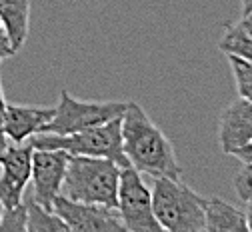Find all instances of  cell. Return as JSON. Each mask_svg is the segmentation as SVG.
<instances>
[{"instance_id": "9", "label": "cell", "mask_w": 252, "mask_h": 232, "mask_svg": "<svg viewBox=\"0 0 252 232\" xmlns=\"http://www.w3.org/2000/svg\"><path fill=\"white\" fill-rule=\"evenodd\" d=\"M70 154L64 150H32V168H30V182H32V200L52 210L54 198L60 194V186L64 180L66 164Z\"/></svg>"}, {"instance_id": "5", "label": "cell", "mask_w": 252, "mask_h": 232, "mask_svg": "<svg viewBox=\"0 0 252 232\" xmlns=\"http://www.w3.org/2000/svg\"><path fill=\"white\" fill-rule=\"evenodd\" d=\"M124 108L126 102L120 100H80L66 88H62L58 104L54 106V116L44 124L40 132L72 134V132H80L122 116Z\"/></svg>"}, {"instance_id": "18", "label": "cell", "mask_w": 252, "mask_h": 232, "mask_svg": "<svg viewBox=\"0 0 252 232\" xmlns=\"http://www.w3.org/2000/svg\"><path fill=\"white\" fill-rule=\"evenodd\" d=\"M234 190L240 200L252 196V164H242V168L234 176Z\"/></svg>"}, {"instance_id": "3", "label": "cell", "mask_w": 252, "mask_h": 232, "mask_svg": "<svg viewBox=\"0 0 252 232\" xmlns=\"http://www.w3.org/2000/svg\"><path fill=\"white\" fill-rule=\"evenodd\" d=\"M152 210L162 232H202L206 198L180 178L158 176L150 190Z\"/></svg>"}, {"instance_id": "1", "label": "cell", "mask_w": 252, "mask_h": 232, "mask_svg": "<svg viewBox=\"0 0 252 232\" xmlns=\"http://www.w3.org/2000/svg\"><path fill=\"white\" fill-rule=\"evenodd\" d=\"M120 134L126 160L140 174H148L152 178L182 176L172 142L138 102H126L120 116Z\"/></svg>"}, {"instance_id": "26", "label": "cell", "mask_w": 252, "mask_h": 232, "mask_svg": "<svg viewBox=\"0 0 252 232\" xmlns=\"http://www.w3.org/2000/svg\"><path fill=\"white\" fill-rule=\"evenodd\" d=\"M2 210H4V208H2V204H0V218H2Z\"/></svg>"}, {"instance_id": "12", "label": "cell", "mask_w": 252, "mask_h": 232, "mask_svg": "<svg viewBox=\"0 0 252 232\" xmlns=\"http://www.w3.org/2000/svg\"><path fill=\"white\" fill-rule=\"evenodd\" d=\"M0 22L4 26L12 52H20L28 38L30 0H0Z\"/></svg>"}, {"instance_id": "13", "label": "cell", "mask_w": 252, "mask_h": 232, "mask_svg": "<svg viewBox=\"0 0 252 232\" xmlns=\"http://www.w3.org/2000/svg\"><path fill=\"white\" fill-rule=\"evenodd\" d=\"M204 230L206 232H240L248 230L246 214L228 204L222 198H206L204 204Z\"/></svg>"}, {"instance_id": "24", "label": "cell", "mask_w": 252, "mask_h": 232, "mask_svg": "<svg viewBox=\"0 0 252 232\" xmlns=\"http://www.w3.org/2000/svg\"><path fill=\"white\" fill-rule=\"evenodd\" d=\"M0 42H8V38H6V32H4V26H2V22H0Z\"/></svg>"}, {"instance_id": "2", "label": "cell", "mask_w": 252, "mask_h": 232, "mask_svg": "<svg viewBox=\"0 0 252 232\" xmlns=\"http://www.w3.org/2000/svg\"><path fill=\"white\" fill-rule=\"evenodd\" d=\"M120 166L100 156L70 154L60 194L74 202L102 204L116 208Z\"/></svg>"}, {"instance_id": "6", "label": "cell", "mask_w": 252, "mask_h": 232, "mask_svg": "<svg viewBox=\"0 0 252 232\" xmlns=\"http://www.w3.org/2000/svg\"><path fill=\"white\" fill-rule=\"evenodd\" d=\"M116 212L126 232H162L152 210L150 188L132 166L120 168Z\"/></svg>"}, {"instance_id": "17", "label": "cell", "mask_w": 252, "mask_h": 232, "mask_svg": "<svg viewBox=\"0 0 252 232\" xmlns=\"http://www.w3.org/2000/svg\"><path fill=\"white\" fill-rule=\"evenodd\" d=\"M0 232H26V204H18L2 210Z\"/></svg>"}, {"instance_id": "16", "label": "cell", "mask_w": 252, "mask_h": 232, "mask_svg": "<svg viewBox=\"0 0 252 232\" xmlns=\"http://www.w3.org/2000/svg\"><path fill=\"white\" fill-rule=\"evenodd\" d=\"M230 62V70L234 76V84L240 98L252 100V60H244L232 54H226Z\"/></svg>"}, {"instance_id": "8", "label": "cell", "mask_w": 252, "mask_h": 232, "mask_svg": "<svg viewBox=\"0 0 252 232\" xmlns=\"http://www.w3.org/2000/svg\"><path fill=\"white\" fill-rule=\"evenodd\" d=\"M52 210L64 220L68 230H74V232H120L124 230L116 208H110V206L74 202L70 198L58 194L54 198Z\"/></svg>"}, {"instance_id": "4", "label": "cell", "mask_w": 252, "mask_h": 232, "mask_svg": "<svg viewBox=\"0 0 252 232\" xmlns=\"http://www.w3.org/2000/svg\"><path fill=\"white\" fill-rule=\"evenodd\" d=\"M32 148L42 150H64L68 154L80 156H100L116 162L120 168L130 166L122 152V134H120V116L104 124L92 126L72 134H54V132H36L28 138Z\"/></svg>"}, {"instance_id": "14", "label": "cell", "mask_w": 252, "mask_h": 232, "mask_svg": "<svg viewBox=\"0 0 252 232\" xmlns=\"http://www.w3.org/2000/svg\"><path fill=\"white\" fill-rule=\"evenodd\" d=\"M218 48L224 54L252 60V28L242 18L234 24H228L222 38L218 40Z\"/></svg>"}, {"instance_id": "20", "label": "cell", "mask_w": 252, "mask_h": 232, "mask_svg": "<svg viewBox=\"0 0 252 232\" xmlns=\"http://www.w3.org/2000/svg\"><path fill=\"white\" fill-rule=\"evenodd\" d=\"M0 62H2V60H0ZM4 110H6V100H4V92H2V82H0V128H2Z\"/></svg>"}, {"instance_id": "10", "label": "cell", "mask_w": 252, "mask_h": 232, "mask_svg": "<svg viewBox=\"0 0 252 232\" xmlns=\"http://www.w3.org/2000/svg\"><path fill=\"white\" fill-rule=\"evenodd\" d=\"M218 142L224 154H232L236 148L252 142V100L236 98L220 114Z\"/></svg>"}, {"instance_id": "25", "label": "cell", "mask_w": 252, "mask_h": 232, "mask_svg": "<svg viewBox=\"0 0 252 232\" xmlns=\"http://www.w3.org/2000/svg\"><path fill=\"white\" fill-rule=\"evenodd\" d=\"M242 20H244V22H246V24L252 28V12H250V14H246V16H242Z\"/></svg>"}, {"instance_id": "11", "label": "cell", "mask_w": 252, "mask_h": 232, "mask_svg": "<svg viewBox=\"0 0 252 232\" xmlns=\"http://www.w3.org/2000/svg\"><path fill=\"white\" fill-rule=\"evenodd\" d=\"M54 116V108H34L6 102L2 130L10 142H26L32 134L40 132L44 124Z\"/></svg>"}, {"instance_id": "15", "label": "cell", "mask_w": 252, "mask_h": 232, "mask_svg": "<svg viewBox=\"0 0 252 232\" xmlns=\"http://www.w3.org/2000/svg\"><path fill=\"white\" fill-rule=\"evenodd\" d=\"M24 204H26V232H68V226L54 210L44 208L42 204L34 202L32 198L24 200Z\"/></svg>"}, {"instance_id": "22", "label": "cell", "mask_w": 252, "mask_h": 232, "mask_svg": "<svg viewBox=\"0 0 252 232\" xmlns=\"http://www.w3.org/2000/svg\"><path fill=\"white\" fill-rule=\"evenodd\" d=\"M246 222H248V230H252V196L250 198H246Z\"/></svg>"}, {"instance_id": "21", "label": "cell", "mask_w": 252, "mask_h": 232, "mask_svg": "<svg viewBox=\"0 0 252 232\" xmlns=\"http://www.w3.org/2000/svg\"><path fill=\"white\" fill-rule=\"evenodd\" d=\"M10 56H14V52H12L10 44H8V42H0V60L10 58Z\"/></svg>"}, {"instance_id": "23", "label": "cell", "mask_w": 252, "mask_h": 232, "mask_svg": "<svg viewBox=\"0 0 252 232\" xmlns=\"http://www.w3.org/2000/svg\"><path fill=\"white\" fill-rule=\"evenodd\" d=\"M240 4H242V16L252 12V0H240Z\"/></svg>"}, {"instance_id": "7", "label": "cell", "mask_w": 252, "mask_h": 232, "mask_svg": "<svg viewBox=\"0 0 252 232\" xmlns=\"http://www.w3.org/2000/svg\"><path fill=\"white\" fill-rule=\"evenodd\" d=\"M32 146L30 142H10L0 152V204L12 208L24 202V190L30 182L32 168Z\"/></svg>"}, {"instance_id": "19", "label": "cell", "mask_w": 252, "mask_h": 232, "mask_svg": "<svg viewBox=\"0 0 252 232\" xmlns=\"http://www.w3.org/2000/svg\"><path fill=\"white\" fill-rule=\"evenodd\" d=\"M230 156L238 158L242 164H252V142H248V144H244V146L236 148V150H234Z\"/></svg>"}]
</instances>
